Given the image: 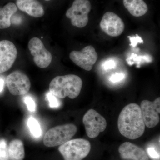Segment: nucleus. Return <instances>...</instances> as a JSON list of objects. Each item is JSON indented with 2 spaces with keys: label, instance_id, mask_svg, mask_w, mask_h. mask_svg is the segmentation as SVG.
<instances>
[{
  "label": "nucleus",
  "instance_id": "obj_1",
  "mask_svg": "<svg viewBox=\"0 0 160 160\" xmlns=\"http://www.w3.org/2000/svg\"><path fill=\"white\" fill-rule=\"evenodd\" d=\"M121 134L129 139L141 137L145 130V124L140 106L130 103L120 112L118 122Z\"/></svg>",
  "mask_w": 160,
  "mask_h": 160
},
{
  "label": "nucleus",
  "instance_id": "obj_2",
  "mask_svg": "<svg viewBox=\"0 0 160 160\" xmlns=\"http://www.w3.org/2000/svg\"><path fill=\"white\" fill-rule=\"evenodd\" d=\"M83 85L82 79L77 75L68 74L54 78L49 84V92L57 98L68 97L74 99L78 96Z\"/></svg>",
  "mask_w": 160,
  "mask_h": 160
},
{
  "label": "nucleus",
  "instance_id": "obj_3",
  "mask_svg": "<svg viewBox=\"0 0 160 160\" xmlns=\"http://www.w3.org/2000/svg\"><path fill=\"white\" fill-rule=\"evenodd\" d=\"M90 149L89 141L82 138L70 140L58 148L64 160H82L89 154Z\"/></svg>",
  "mask_w": 160,
  "mask_h": 160
},
{
  "label": "nucleus",
  "instance_id": "obj_4",
  "mask_svg": "<svg viewBox=\"0 0 160 160\" xmlns=\"http://www.w3.org/2000/svg\"><path fill=\"white\" fill-rule=\"evenodd\" d=\"M77 127L72 124L58 126L49 129L45 135L43 142L45 146H60L69 141L77 132Z\"/></svg>",
  "mask_w": 160,
  "mask_h": 160
},
{
  "label": "nucleus",
  "instance_id": "obj_5",
  "mask_svg": "<svg viewBox=\"0 0 160 160\" xmlns=\"http://www.w3.org/2000/svg\"><path fill=\"white\" fill-rule=\"evenodd\" d=\"M91 9V3L89 0H75L66 12V16L71 19L72 26L83 28L89 22L88 14Z\"/></svg>",
  "mask_w": 160,
  "mask_h": 160
},
{
  "label": "nucleus",
  "instance_id": "obj_6",
  "mask_svg": "<svg viewBox=\"0 0 160 160\" xmlns=\"http://www.w3.org/2000/svg\"><path fill=\"white\" fill-rule=\"evenodd\" d=\"M87 136L90 138L97 137L100 132L105 131L107 122L105 118L93 109H89L83 118Z\"/></svg>",
  "mask_w": 160,
  "mask_h": 160
},
{
  "label": "nucleus",
  "instance_id": "obj_7",
  "mask_svg": "<svg viewBox=\"0 0 160 160\" xmlns=\"http://www.w3.org/2000/svg\"><path fill=\"white\" fill-rule=\"evenodd\" d=\"M28 48L33 57L35 64L38 67L46 68L49 66L52 56L40 39L38 38H32L28 43Z\"/></svg>",
  "mask_w": 160,
  "mask_h": 160
},
{
  "label": "nucleus",
  "instance_id": "obj_8",
  "mask_svg": "<svg viewBox=\"0 0 160 160\" xmlns=\"http://www.w3.org/2000/svg\"><path fill=\"white\" fill-rule=\"evenodd\" d=\"M69 58L79 67L86 71H90L97 61L98 55L93 46H88L81 51H72Z\"/></svg>",
  "mask_w": 160,
  "mask_h": 160
},
{
  "label": "nucleus",
  "instance_id": "obj_9",
  "mask_svg": "<svg viewBox=\"0 0 160 160\" xmlns=\"http://www.w3.org/2000/svg\"><path fill=\"white\" fill-rule=\"evenodd\" d=\"M6 84L9 91L14 96L24 95L29 91L31 83L29 78L20 71H14L7 76Z\"/></svg>",
  "mask_w": 160,
  "mask_h": 160
},
{
  "label": "nucleus",
  "instance_id": "obj_10",
  "mask_svg": "<svg viewBox=\"0 0 160 160\" xmlns=\"http://www.w3.org/2000/svg\"><path fill=\"white\" fill-rule=\"evenodd\" d=\"M140 108L145 126L149 128L155 127L160 122V98L152 102L143 100Z\"/></svg>",
  "mask_w": 160,
  "mask_h": 160
},
{
  "label": "nucleus",
  "instance_id": "obj_11",
  "mask_svg": "<svg viewBox=\"0 0 160 160\" xmlns=\"http://www.w3.org/2000/svg\"><path fill=\"white\" fill-rule=\"evenodd\" d=\"M100 26L104 32L112 37L121 35L125 29V24L122 20L112 12H108L104 14Z\"/></svg>",
  "mask_w": 160,
  "mask_h": 160
},
{
  "label": "nucleus",
  "instance_id": "obj_12",
  "mask_svg": "<svg viewBox=\"0 0 160 160\" xmlns=\"http://www.w3.org/2000/svg\"><path fill=\"white\" fill-rule=\"evenodd\" d=\"M17 55L18 50L13 43L8 40L0 41V74L11 68Z\"/></svg>",
  "mask_w": 160,
  "mask_h": 160
},
{
  "label": "nucleus",
  "instance_id": "obj_13",
  "mask_svg": "<svg viewBox=\"0 0 160 160\" xmlns=\"http://www.w3.org/2000/svg\"><path fill=\"white\" fill-rule=\"evenodd\" d=\"M120 156L125 160H149L146 152L140 147L129 142L122 144L119 147Z\"/></svg>",
  "mask_w": 160,
  "mask_h": 160
},
{
  "label": "nucleus",
  "instance_id": "obj_14",
  "mask_svg": "<svg viewBox=\"0 0 160 160\" xmlns=\"http://www.w3.org/2000/svg\"><path fill=\"white\" fill-rule=\"evenodd\" d=\"M17 6L21 11L34 18H41L45 14L42 5L38 0H17Z\"/></svg>",
  "mask_w": 160,
  "mask_h": 160
},
{
  "label": "nucleus",
  "instance_id": "obj_15",
  "mask_svg": "<svg viewBox=\"0 0 160 160\" xmlns=\"http://www.w3.org/2000/svg\"><path fill=\"white\" fill-rule=\"evenodd\" d=\"M123 4L129 13L135 17H139L146 14L148 6L143 0H123Z\"/></svg>",
  "mask_w": 160,
  "mask_h": 160
},
{
  "label": "nucleus",
  "instance_id": "obj_16",
  "mask_svg": "<svg viewBox=\"0 0 160 160\" xmlns=\"http://www.w3.org/2000/svg\"><path fill=\"white\" fill-rule=\"evenodd\" d=\"M17 10V6L12 2L6 4L3 8H0V29H7L10 27L11 18Z\"/></svg>",
  "mask_w": 160,
  "mask_h": 160
},
{
  "label": "nucleus",
  "instance_id": "obj_17",
  "mask_svg": "<svg viewBox=\"0 0 160 160\" xmlns=\"http://www.w3.org/2000/svg\"><path fill=\"white\" fill-rule=\"evenodd\" d=\"M8 152L9 160L24 159L25 152L23 142L19 139L12 141L8 147Z\"/></svg>",
  "mask_w": 160,
  "mask_h": 160
},
{
  "label": "nucleus",
  "instance_id": "obj_18",
  "mask_svg": "<svg viewBox=\"0 0 160 160\" xmlns=\"http://www.w3.org/2000/svg\"><path fill=\"white\" fill-rule=\"evenodd\" d=\"M27 126L33 137L38 138L42 136V130L39 123L33 117H30L27 120Z\"/></svg>",
  "mask_w": 160,
  "mask_h": 160
},
{
  "label": "nucleus",
  "instance_id": "obj_19",
  "mask_svg": "<svg viewBox=\"0 0 160 160\" xmlns=\"http://www.w3.org/2000/svg\"><path fill=\"white\" fill-rule=\"evenodd\" d=\"M127 62L129 63L132 61H133L131 65L133 63H137L139 64L142 62H152V58L150 56H138L137 55L132 54L130 58H128L126 59Z\"/></svg>",
  "mask_w": 160,
  "mask_h": 160
},
{
  "label": "nucleus",
  "instance_id": "obj_20",
  "mask_svg": "<svg viewBox=\"0 0 160 160\" xmlns=\"http://www.w3.org/2000/svg\"><path fill=\"white\" fill-rule=\"evenodd\" d=\"M0 160H9L8 146L5 139L0 140Z\"/></svg>",
  "mask_w": 160,
  "mask_h": 160
},
{
  "label": "nucleus",
  "instance_id": "obj_21",
  "mask_svg": "<svg viewBox=\"0 0 160 160\" xmlns=\"http://www.w3.org/2000/svg\"><path fill=\"white\" fill-rule=\"evenodd\" d=\"M23 100L29 111L33 112L36 111V105L33 98L30 96L27 95L24 97Z\"/></svg>",
  "mask_w": 160,
  "mask_h": 160
},
{
  "label": "nucleus",
  "instance_id": "obj_22",
  "mask_svg": "<svg viewBox=\"0 0 160 160\" xmlns=\"http://www.w3.org/2000/svg\"><path fill=\"white\" fill-rule=\"evenodd\" d=\"M46 99L49 101V105L51 108H57L59 107L60 104L59 101L58 100V98L52 94L50 92H48L46 95Z\"/></svg>",
  "mask_w": 160,
  "mask_h": 160
},
{
  "label": "nucleus",
  "instance_id": "obj_23",
  "mask_svg": "<svg viewBox=\"0 0 160 160\" xmlns=\"http://www.w3.org/2000/svg\"><path fill=\"white\" fill-rule=\"evenodd\" d=\"M136 37L128 36L129 40L130 41V45L129 46H132V47H135L137 46L138 43H142L143 44L144 41L142 38L139 36L138 35H136Z\"/></svg>",
  "mask_w": 160,
  "mask_h": 160
},
{
  "label": "nucleus",
  "instance_id": "obj_24",
  "mask_svg": "<svg viewBox=\"0 0 160 160\" xmlns=\"http://www.w3.org/2000/svg\"><path fill=\"white\" fill-rule=\"evenodd\" d=\"M148 154L150 157L153 159L158 160L160 159L159 153L158 152L154 147H149L147 149Z\"/></svg>",
  "mask_w": 160,
  "mask_h": 160
},
{
  "label": "nucleus",
  "instance_id": "obj_25",
  "mask_svg": "<svg viewBox=\"0 0 160 160\" xmlns=\"http://www.w3.org/2000/svg\"><path fill=\"white\" fill-rule=\"evenodd\" d=\"M125 78V75L122 73H116L112 74L109 78V80L112 82H118Z\"/></svg>",
  "mask_w": 160,
  "mask_h": 160
},
{
  "label": "nucleus",
  "instance_id": "obj_26",
  "mask_svg": "<svg viewBox=\"0 0 160 160\" xmlns=\"http://www.w3.org/2000/svg\"><path fill=\"white\" fill-rule=\"evenodd\" d=\"M116 66V63L113 60H109L106 61L103 64V68L105 70H107L109 69H114Z\"/></svg>",
  "mask_w": 160,
  "mask_h": 160
},
{
  "label": "nucleus",
  "instance_id": "obj_27",
  "mask_svg": "<svg viewBox=\"0 0 160 160\" xmlns=\"http://www.w3.org/2000/svg\"><path fill=\"white\" fill-rule=\"evenodd\" d=\"M4 84H5V81L4 78L0 77V93L3 91L4 89Z\"/></svg>",
  "mask_w": 160,
  "mask_h": 160
},
{
  "label": "nucleus",
  "instance_id": "obj_28",
  "mask_svg": "<svg viewBox=\"0 0 160 160\" xmlns=\"http://www.w3.org/2000/svg\"><path fill=\"white\" fill-rule=\"evenodd\" d=\"M46 1H47V2H48V1H50V0H45Z\"/></svg>",
  "mask_w": 160,
  "mask_h": 160
}]
</instances>
